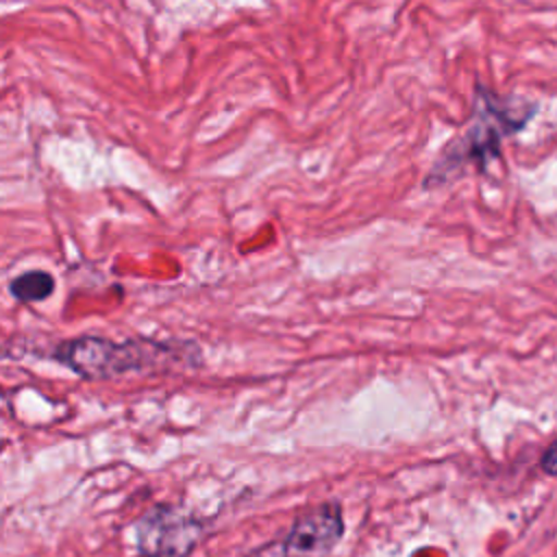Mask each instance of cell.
Masks as SVG:
<instances>
[{
    "instance_id": "cell-1",
    "label": "cell",
    "mask_w": 557,
    "mask_h": 557,
    "mask_svg": "<svg viewBox=\"0 0 557 557\" xmlns=\"http://www.w3.org/2000/svg\"><path fill=\"white\" fill-rule=\"evenodd\" d=\"M535 104L518 98H498L476 87L474 111L468 126L442 150L424 185H442L470 165H485L498 154L505 137L518 133L531 117Z\"/></svg>"
},
{
    "instance_id": "cell-2",
    "label": "cell",
    "mask_w": 557,
    "mask_h": 557,
    "mask_svg": "<svg viewBox=\"0 0 557 557\" xmlns=\"http://www.w3.org/2000/svg\"><path fill=\"white\" fill-rule=\"evenodd\" d=\"M172 348L165 344L128 339L111 342L107 337L83 335L61 342L54 348V359L74 370L83 379H113L133 370L157 366L161 357H172Z\"/></svg>"
},
{
    "instance_id": "cell-3",
    "label": "cell",
    "mask_w": 557,
    "mask_h": 557,
    "mask_svg": "<svg viewBox=\"0 0 557 557\" xmlns=\"http://www.w3.org/2000/svg\"><path fill=\"white\" fill-rule=\"evenodd\" d=\"M202 527L172 505H157L137 522V550L144 557H189Z\"/></svg>"
},
{
    "instance_id": "cell-4",
    "label": "cell",
    "mask_w": 557,
    "mask_h": 557,
    "mask_svg": "<svg viewBox=\"0 0 557 557\" xmlns=\"http://www.w3.org/2000/svg\"><path fill=\"white\" fill-rule=\"evenodd\" d=\"M342 533L339 507L335 503H322L294 520L281 544L283 557H326Z\"/></svg>"
},
{
    "instance_id": "cell-5",
    "label": "cell",
    "mask_w": 557,
    "mask_h": 557,
    "mask_svg": "<svg viewBox=\"0 0 557 557\" xmlns=\"http://www.w3.org/2000/svg\"><path fill=\"white\" fill-rule=\"evenodd\" d=\"M9 292L20 302H39L54 292V278L44 270H30L11 278Z\"/></svg>"
},
{
    "instance_id": "cell-6",
    "label": "cell",
    "mask_w": 557,
    "mask_h": 557,
    "mask_svg": "<svg viewBox=\"0 0 557 557\" xmlns=\"http://www.w3.org/2000/svg\"><path fill=\"white\" fill-rule=\"evenodd\" d=\"M540 466L546 474L550 476H557V440L553 444H548V448L542 453V459H540Z\"/></svg>"
}]
</instances>
